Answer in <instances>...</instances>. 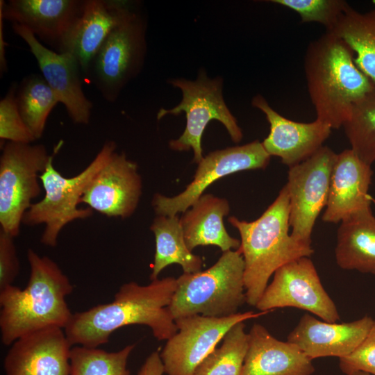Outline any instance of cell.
Here are the masks:
<instances>
[{"label": "cell", "instance_id": "obj_31", "mask_svg": "<svg viewBox=\"0 0 375 375\" xmlns=\"http://www.w3.org/2000/svg\"><path fill=\"white\" fill-rule=\"evenodd\" d=\"M272 3L281 5L296 12L301 22H317L331 32L340 18L350 6L344 0H272Z\"/></svg>", "mask_w": 375, "mask_h": 375}, {"label": "cell", "instance_id": "obj_9", "mask_svg": "<svg viewBox=\"0 0 375 375\" xmlns=\"http://www.w3.org/2000/svg\"><path fill=\"white\" fill-rule=\"evenodd\" d=\"M146 30V19L135 9L112 31L91 62L86 76L107 101L115 102L142 71Z\"/></svg>", "mask_w": 375, "mask_h": 375}, {"label": "cell", "instance_id": "obj_10", "mask_svg": "<svg viewBox=\"0 0 375 375\" xmlns=\"http://www.w3.org/2000/svg\"><path fill=\"white\" fill-rule=\"evenodd\" d=\"M337 153L322 147L306 160L289 167L285 185L290 201L291 235L311 245L315 222L326 207Z\"/></svg>", "mask_w": 375, "mask_h": 375}, {"label": "cell", "instance_id": "obj_29", "mask_svg": "<svg viewBox=\"0 0 375 375\" xmlns=\"http://www.w3.org/2000/svg\"><path fill=\"white\" fill-rule=\"evenodd\" d=\"M342 127L351 149L371 166L375 161V84L356 103Z\"/></svg>", "mask_w": 375, "mask_h": 375}, {"label": "cell", "instance_id": "obj_22", "mask_svg": "<svg viewBox=\"0 0 375 375\" xmlns=\"http://www.w3.org/2000/svg\"><path fill=\"white\" fill-rule=\"evenodd\" d=\"M249 333V347L241 375H311L312 359L297 345L281 341L259 324Z\"/></svg>", "mask_w": 375, "mask_h": 375}, {"label": "cell", "instance_id": "obj_28", "mask_svg": "<svg viewBox=\"0 0 375 375\" xmlns=\"http://www.w3.org/2000/svg\"><path fill=\"white\" fill-rule=\"evenodd\" d=\"M244 322L233 326L214 349L197 367L193 375H241L249 347Z\"/></svg>", "mask_w": 375, "mask_h": 375}, {"label": "cell", "instance_id": "obj_5", "mask_svg": "<svg viewBox=\"0 0 375 375\" xmlns=\"http://www.w3.org/2000/svg\"><path fill=\"white\" fill-rule=\"evenodd\" d=\"M169 306L175 319L192 315L228 317L246 303L244 261L238 249L223 252L210 268L183 273Z\"/></svg>", "mask_w": 375, "mask_h": 375}, {"label": "cell", "instance_id": "obj_2", "mask_svg": "<svg viewBox=\"0 0 375 375\" xmlns=\"http://www.w3.org/2000/svg\"><path fill=\"white\" fill-rule=\"evenodd\" d=\"M30 275L24 289L8 286L0 290V331L4 345L20 337L50 327L63 329L73 313L66 302L74 286L56 262L27 251Z\"/></svg>", "mask_w": 375, "mask_h": 375}, {"label": "cell", "instance_id": "obj_19", "mask_svg": "<svg viewBox=\"0 0 375 375\" xmlns=\"http://www.w3.org/2000/svg\"><path fill=\"white\" fill-rule=\"evenodd\" d=\"M374 322L365 315L349 322H327L306 313L287 341L297 345L312 360L329 356L341 358L356 349Z\"/></svg>", "mask_w": 375, "mask_h": 375}, {"label": "cell", "instance_id": "obj_20", "mask_svg": "<svg viewBox=\"0 0 375 375\" xmlns=\"http://www.w3.org/2000/svg\"><path fill=\"white\" fill-rule=\"evenodd\" d=\"M372 175L371 166L351 149L337 153L322 220L336 224L371 208L368 191Z\"/></svg>", "mask_w": 375, "mask_h": 375}, {"label": "cell", "instance_id": "obj_36", "mask_svg": "<svg viewBox=\"0 0 375 375\" xmlns=\"http://www.w3.org/2000/svg\"><path fill=\"white\" fill-rule=\"evenodd\" d=\"M3 18L0 14V71L1 75L7 71V62L6 58V46L3 35Z\"/></svg>", "mask_w": 375, "mask_h": 375}, {"label": "cell", "instance_id": "obj_33", "mask_svg": "<svg viewBox=\"0 0 375 375\" xmlns=\"http://www.w3.org/2000/svg\"><path fill=\"white\" fill-rule=\"evenodd\" d=\"M339 360L340 369L346 375L358 372L375 375V322L356 349Z\"/></svg>", "mask_w": 375, "mask_h": 375}, {"label": "cell", "instance_id": "obj_17", "mask_svg": "<svg viewBox=\"0 0 375 375\" xmlns=\"http://www.w3.org/2000/svg\"><path fill=\"white\" fill-rule=\"evenodd\" d=\"M72 345L63 328L50 327L24 335L3 361L6 375H69Z\"/></svg>", "mask_w": 375, "mask_h": 375}, {"label": "cell", "instance_id": "obj_6", "mask_svg": "<svg viewBox=\"0 0 375 375\" xmlns=\"http://www.w3.org/2000/svg\"><path fill=\"white\" fill-rule=\"evenodd\" d=\"M61 142L55 147L40 179L44 190L40 201L33 203L26 212L22 223L33 226L44 224L40 242L54 247L62 229L76 219H84L92 215L90 208H79L81 198L97 172L109 160L116 150L113 141L106 142L92 161L78 174L67 178L53 166V158L60 148Z\"/></svg>", "mask_w": 375, "mask_h": 375}, {"label": "cell", "instance_id": "obj_34", "mask_svg": "<svg viewBox=\"0 0 375 375\" xmlns=\"http://www.w3.org/2000/svg\"><path fill=\"white\" fill-rule=\"evenodd\" d=\"M14 237L0 230V290L13 285L19 272Z\"/></svg>", "mask_w": 375, "mask_h": 375}, {"label": "cell", "instance_id": "obj_30", "mask_svg": "<svg viewBox=\"0 0 375 375\" xmlns=\"http://www.w3.org/2000/svg\"><path fill=\"white\" fill-rule=\"evenodd\" d=\"M135 344L115 352L75 345L71 349L69 375H130L128 358Z\"/></svg>", "mask_w": 375, "mask_h": 375}, {"label": "cell", "instance_id": "obj_8", "mask_svg": "<svg viewBox=\"0 0 375 375\" xmlns=\"http://www.w3.org/2000/svg\"><path fill=\"white\" fill-rule=\"evenodd\" d=\"M0 157L1 230L15 238L32 201L41 193L40 174L51 155L43 144L3 143Z\"/></svg>", "mask_w": 375, "mask_h": 375}, {"label": "cell", "instance_id": "obj_21", "mask_svg": "<svg viewBox=\"0 0 375 375\" xmlns=\"http://www.w3.org/2000/svg\"><path fill=\"white\" fill-rule=\"evenodd\" d=\"M120 0H85L82 15L67 37L62 52L72 53L87 75L91 62L112 31L134 10Z\"/></svg>", "mask_w": 375, "mask_h": 375}, {"label": "cell", "instance_id": "obj_24", "mask_svg": "<svg viewBox=\"0 0 375 375\" xmlns=\"http://www.w3.org/2000/svg\"><path fill=\"white\" fill-rule=\"evenodd\" d=\"M335 254L340 268L375 275V217L372 208L340 222Z\"/></svg>", "mask_w": 375, "mask_h": 375}, {"label": "cell", "instance_id": "obj_14", "mask_svg": "<svg viewBox=\"0 0 375 375\" xmlns=\"http://www.w3.org/2000/svg\"><path fill=\"white\" fill-rule=\"evenodd\" d=\"M142 192L137 163L115 151L91 180L80 203L107 217L124 219L137 209Z\"/></svg>", "mask_w": 375, "mask_h": 375}, {"label": "cell", "instance_id": "obj_37", "mask_svg": "<svg viewBox=\"0 0 375 375\" xmlns=\"http://www.w3.org/2000/svg\"><path fill=\"white\" fill-rule=\"evenodd\" d=\"M353 375H371L368 373L362 372H356Z\"/></svg>", "mask_w": 375, "mask_h": 375}, {"label": "cell", "instance_id": "obj_11", "mask_svg": "<svg viewBox=\"0 0 375 375\" xmlns=\"http://www.w3.org/2000/svg\"><path fill=\"white\" fill-rule=\"evenodd\" d=\"M268 312L247 311L224 317L197 315L175 319L178 331L160 353L165 374L193 375L233 326Z\"/></svg>", "mask_w": 375, "mask_h": 375}, {"label": "cell", "instance_id": "obj_23", "mask_svg": "<svg viewBox=\"0 0 375 375\" xmlns=\"http://www.w3.org/2000/svg\"><path fill=\"white\" fill-rule=\"evenodd\" d=\"M229 211L226 199L204 194L183 212L180 223L188 249L208 245L217 246L222 252L238 249L240 240L228 233L223 222Z\"/></svg>", "mask_w": 375, "mask_h": 375}, {"label": "cell", "instance_id": "obj_1", "mask_svg": "<svg viewBox=\"0 0 375 375\" xmlns=\"http://www.w3.org/2000/svg\"><path fill=\"white\" fill-rule=\"evenodd\" d=\"M176 285L171 276L147 285L124 283L112 302L73 313L64 329L67 338L72 346L98 347L108 342L116 330L139 324L149 327L158 340H167L178 331L169 308Z\"/></svg>", "mask_w": 375, "mask_h": 375}, {"label": "cell", "instance_id": "obj_13", "mask_svg": "<svg viewBox=\"0 0 375 375\" xmlns=\"http://www.w3.org/2000/svg\"><path fill=\"white\" fill-rule=\"evenodd\" d=\"M270 157L258 140L214 151L197 164L193 180L182 192L172 197L156 193L151 204L157 215H177L190 208L216 181L241 171L265 169Z\"/></svg>", "mask_w": 375, "mask_h": 375}, {"label": "cell", "instance_id": "obj_25", "mask_svg": "<svg viewBox=\"0 0 375 375\" xmlns=\"http://www.w3.org/2000/svg\"><path fill=\"white\" fill-rule=\"evenodd\" d=\"M156 240V251L149 278H158L160 273L167 266L178 264L183 273L201 271L202 258L192 253L186 245L178 215H157L151 226Z\"/></svg>", "mask_w": 375, "mask_h": 375}, {"label": "cell", "instance_id": "obj_3", "mask_svg": "<svg viewBox=\"0 0 375 375\" xmlns=\"http://www.w3.org/2000/svg\"><path fill=\"white\" fill-rule=\"evenodd\" d=\"M303 69L316 119L332 129L343 126L375 84L358 68L347 44L328 32L309 43Z\"/></svg>", "mask_w": 375, "mask_h": 375}, {"label": "cell", "instance_id": "obj_4", "mask_svg": "<svg viewBox=\"0 0 375 375\" xmlns=\"http://www.w3.org/2000/svg\"><path fill=\"white\" fill-rule=\"evenodd\" d=\"M290 201L283 186L272 203L252 222L228 217L240 235L239 250L244 261L246 303L255 306L272 275L283 265L314 253L311 245L294 239L290 233Z\"/></svg>", "mask_w": 375, "mask_h": 375}, {"label": "cell", "instance_id": "obj_7", "mask_svg": "<svg viewBox=\"0 0 375 375\" xmlns=\"http://www.w3.org/2000/svg\"><path fill=\"white\" fill-rule=\"evenodd\" d=\"M169 83L181 90L182 99L171 109L161 108L157 119L159 120L168 115H178L183 112L186 117L183 133L178 138L169 142L171 149L178 151L192 149L193 162L198 164L203 158L201 138L206 126L212 120L221 122L234 142L242 140V129L223 98L222 77L210 78L205 69H200L194 81L181 78L169 80Z\"/></svg>", "mask_w": 375, "mask_h": 375}, {"label": "cell", "instance_id": "obj_27", "mask_svg": "<svg viewBox=\"0 0 375 375\" xmlns=\"http://www.w3.org/2000/svg\"><path fill=\"white\" fill-rule=\"evenodd\" d=\"M16 98L19 113L36 140L42 137L47 118L59 103L42 75L30 74L17 85Z\"/></svg>", "mask_w": 375, "mask_h": 375}, {"label": "cell", "instance_id": "obj_26", "mask_svg": "<svg viewBox=\"0 0 375 375\" xmlns=\"http://www.w3.org/2000/svg\"><path fill=\"white\" fill-rule=\"evenodd\" d=\"M328 33L347 44L358 68L375 83V8L361 12L350 6Z\"/></svg>", "mask_w": 375, "mask_h": 375}, {"label": "cell", "instance_id": "obj_16", "mask_svg": "<svg viewBox=\"0 0 375 375\" xmlns=\"http://www.w3.org/2000/svg\"><path fill=\"white\" fill-rule=\"evenodd\" d=\"M85 0L0 1L3 19L27 28L40 42L61 53L82 15Z\"/></svg>", "mask_w": 375, "mask_h": 375}, {"label": "cell", "instance_id": "obj_35", "mask_svg": "<svg viewBox=\"0 0 375 375\" xmlns=\"http://www.w3.org/2000/svg\"><path fill=\"white\" fill-rule=\"evenodd\" d=\"M163 364L158 351L152 352L146 359L138 372V375H162Z\"/></svg>", "mask_w": 375, "mask_h": 375}, {"label": "cell", "instance_id": "obj_32", "mask_svg": "<svg viewBox=\"0 0 375 375\" xmlns=\"http://www.w3.org/2000/svg\"><path fill=\"white\" fill-rule=\"evenodd\" d=\"M17 89V83H12L0 101V138L3 143L8 141L31 144L36 138L19 113Z\"/></svg>", "mask_w": 375, "mask_h": 375}, {"label": "cell", "instance_id": "obj_18", "mask_svg": "<svg viewBox=\"0 0 375 375\" xmlns=\"http://www.w3.org/2000/svg\"><path fill=\"white\" fill-rule=\"evenodd\" d=\"M252 106L261 110L269 124V133L262 144L270 156H278L290 167L312 156L329 137L332 128L315 119L304 123L288 119L274 110L260 94L252 99Z\"/></svg>", "mask_w": 375, "mask_h": 375}, {"label": "cell", "instance_id": "obj_12", "mask_svg": "<svg viewBox=\"0 0 375 375\" xmlns=\"http://www.w3.org/2000/svg\"><path fill=\"white\" fill-rule=\"evenodd\" d=\"M286 307L306 310L327 322L340 319L310 257L299 258L278 268L256 306L259 311L268 312Z\"/></svg>", "mask_w": 375, "mask_h": 375}, {"label": "cell", "instance_id": "obj_15", "mask_svg": "<svg viewBox=\"0 0 375 375\" xmlns=\"http://www.w3.org/2000/svg\"><path fill=\"white\" fill-rule=\"evenodd\" d=\"M12 29L28 44L42 76L73 122L88 124L93 104L83 92L76 58L69 52L58 53L46 47L24 26L12 24Z\"/></svg>", "mask_w": 375, "mask_h": 375}]
</instances>
